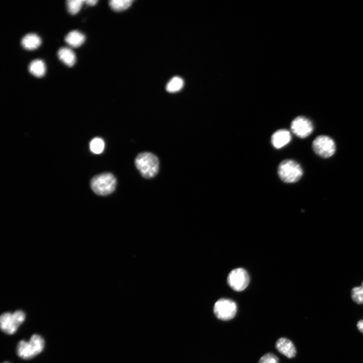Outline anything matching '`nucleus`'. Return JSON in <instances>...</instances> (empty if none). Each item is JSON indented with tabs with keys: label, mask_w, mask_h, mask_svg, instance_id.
<instances>
[{
	"label": "nucleus",
	"mask_w": 363,
	"mask_h": 363,
	"mask_svg": "<svg viewBox=\"0 0 363 363\" xmlns=\"http://www.w3.org/2000/svg\"><path fill=\"white\" fill-rule=\"evenodd\" d=\"M357 327L359 331L363 333V320L358 322L357 324Z\"/></svg>",
	"instance_id": "nucleus-23"
},
{
	"label": "nucleus",
	"mask_w": 363,
	"mask_h": 363,
	"mask_svg": "<svg viewBox=\"0 0 363 363\" xmlns=\"http://www.w3.org/2000/svg\"><path fill=\"white\" fill-rule=\"evenodd\" d=\"M133 3V0H111L109 6L113 11L120 12L130 8Z\"/></svg>",
	"instance_id": "nucleus-15"
},
{
	"label": "nucleus",
	"mask_w": 363,
	"mask_h": 363,
	"mask_svg": "<svg viewBox=\"0 0 363 363\" xmlns=\"http://www.w3.org/2000/svg\"><path fill=\"white\" fill-rule=\"evenodd\" d=\"M41 44V40L36 34H30L25 36L22 41L23 47L28 50H33L38 48Z\"/></svg>",
	"instance_id": "nucleus-12"
},
{
	"label": "nucleus",
	"mask_w": 363,
	"mask_h": 363,
	"mask_svg": "<svg viewBox=\"0 0 363 363\" xmlns=\"http://www.w3.org/2000/svg\"><path fill=\"white\" fill-rule=\"evenodd\" d=\"M135 163L137 169L145 178H153L159 172V160L153 154L146 152L139 154L136 159Z\"/></svg>",
	"instance_id": "nucleus-2"
},
{
	"label": "nucleus",
	"mask_w": 363,
	"mask_h": 363,
	"mask_svg": "<svg viewBox=\"0 0 363 363\" xmlns=\"http://www.w3.org/2000/svg\"><path fill=\"white\" fill-rule=\"evenodd\" d=\"M351 298L357 304H363V282L361 286L354 287L351 290Z\"/></svg>",
	"instance_id": "nucleus-20"
},
{
	"label": "nucleus",
	"mask_w": 363,
	"mask_h": 363,
	"mask_svg": "<svg viewBox=\"0 0 363 363\" xmlns=\"http://www.w3.org/2000/svg\"><path fill=\"white\" fill-rule=\"evenodd\" d=\"M276 346L278 350L288 358L295 356L296 349L293 343L287 338H281L277 341Z\"/></svg>",
	"instance_id": "nucleus-10"
},
{
	"label": "nucleus",
	"mask_w": 363,
	"mask_h": 363,
	"mask_svg": "<svg viewBox=\"0 0 363 363\" xmlns=\"http://www.w3.org/2000/svg\"><path fill=\"white\" fill-rule=\"evenodd\" d=\"M290 133L285 130H279L274 133L272 137V143L277 149H280L287 145L291 141Z\"/></svg>",
	"instance_id": "nucleus-11"
},
{
	"label": "nucleus",
	"mask_w": 363,
	"mask_h": 363,
	"mask_svg": "<svg viewBox=\"0 0 363 363\" xmlns=\"http://www.w3.org/2000/svg\"><path fill=\"white\" fill-rule=\"evenodd\" d=\"M4 363H10V362H4Z\"/></svg>",
	"instance_id": "nucleus-24"
},
{
	"label": "nucleus",
	"mask_w": 363,
	"mask_h": 363,
	"mask_svg": "<svg viewBox=\"0 0 363 363\" xmlns=\"http://www.w3.org/2000/svg\"><path fill=\"white\" fill-rule=\"evenodd\" d=\"M84 3L83 0H68L67 2L68 12L72 15L77 14L80 11Z\"/></svg>",
	"instance_id": "nucleus-18"
},
{
	"label": "nucleus",
	"mask_w": 363,
	"mask_h": 363,
	"mask_svg": "<svg viewBox=\"0 0 363 363\" xmlns=\"http://www.w3.org/2000/svg\"><path fill=\"white\" fill-rule=\"evenodd\" d=\"M90 148L91 152L94 154H101L104 150V143L102 139L95 138L91 142Z\"/></svg>",
	"instance_id": "nucleus-19"
},
{
	"label": "nucleus",
	"mask_w": 363,
	"mask_h": 363,
	"mask_svg": "<svg viewBox=\"0 0 363 363\" xmlns=\"http://www.w3.org/2000/svg\"><path fill=\"white\" fill-rule=\"evenodd\" d=\"M85 36L77 31L70 32L65 37V42L70 46L77 48L81 46L85 41Z\"/></svg>",
	"instance_id": "nucleus-13"
},
{
	"label": "nucleus",
	"mask_w": 363,
	"mask_h": 363,
	"mask_svg": "<svg viewBox=\"0 0 363 363\" xmlns=\"http://www.w3.org/2000/svg\"><path fill=\"white\" fill-rule=\"evenodd\" d=\"M26 314L22 310L14 313L6 312L0 317V325L2 330L6 333L13 335L17 332L20 326L26 319Z\"/></svg>",
	"instance_id": "nucleus-5"
},
{
	"label": "nucleus",
	"mask_w": 363,
	"mask_h": 363,
	"mask_svg": "<svg viewBox=\"0 0 363 363\" xmlns=\"http://www.w3.org/2000/svg\"><path fill=\"white\" fill-rule=\"evenodd\" d=\"M84 3L87 6H93L97 3V1H96V0H87V1H84Z\"/></svg>",
	"instance_id": "nucleus-22"
},
{
	"label": "nucleus",
	"mask_w": 363,
	"mask_h": 363,
	"mask_svg": "<svg viewBox=\"0 0 363 363\" xmlns=\"http://www.w3.org/2000/svg\"><path fill=\"white\" fill-rule=\"evenodd\" d=\"M45 340L39 334H34L29 341L22 340L19 342L17 346V353L23 359H32L40 353L45 347Z\"/></svg>",
	"instance_id": "nucleus-1"
},
{
	"label": "nucleus",
	"mask_w": 363,
	"mask_h": 363,
	"mask_svg": "<svg viewBox=\"0 0 363 363\" xmlns=\"http://www.w3.org/2000/svg\"><path fill=\"white\" fill-rule=\"evenodd\" d=\"M213 311L217 318L228 321L235 316L237 306L235 303L231 300L220 299L215 303Z\"/></svg>",
	"instance_id": "nucleus-6"
},
{
	"label": "nucleus",
	"mask_w": 363,
	"mask_h": 363,
	"mask_svg": "<svg viewBox=\"0 0 363 363\" xmlns=\"http://www.w3.org/2000/svg\"><path fill=\"white\" fill-rule=\"evenodd\" d=\"M184 82L183 79L180 77L176 76L173 77L168 83L166 86V90L170 93H175L180 91L183 87Z\"/></svg>",
	"instance_id": "nucleus-17"
},
{
	"label": "nucleus",
	"mask_w": 363,
	"mask_h": 363,
	"mask_svg": "<svg viewBox=\"0 0 363 363\" xmlns=\"http://www.w3.org/2000/svg\"><path fill=\"white\" fill-rule=\"evenodd\" d=\"M29 71L33 75L38 77L43 76L45 73L46 68L44 63L41 60L32 61L29 66Z\"/></svg>",
	"instance_id": "nucleus-16"
},
{
	"label": "nucleus",
	"mask_w": 363,
	"mask_h": 363,
	"mask_svg": "<svg viewBox=\"0 0 363 363\" xmlns=\"http://www.w3.org/2000/svg\"><path fill=\"white\" fill-rule=\"evenodd\" d=\"M116 180L111 173H103L93 177L91 187L93 192L100 196H106L112 193L116 187Z\"/></svg>",
	"instance_id": "nucleus-3"
},
{
	"label": "nucleus",
	"mask_w": 363,
	"mask_h": 363,
	"mask_svg": "<svg viewBox=\"0 0 363 363\" xmlns=\"http://www.w3.org/2000/svg\"><path fill=\"white\" fill-rule=\"evenodd\" d=\"M250 282L249 273L241 268L232 270L227 277V283L230 287L237 292L245 290L249 286Z\"/></svg>",
	"instance_id": "nucleus-8"
},
{
	"label": "nucleus",
	"mask_w": 363,
	"mask_h": 363,
	"mask_svg": "<svg viewBox=\"0 0 363 363\" xmlns=\"http://www.w3.org/2000/svg\"><path fill=\"white\" fill-rule=\"evenodd\" d=\"M291 130L296 136L304 139L312 133L314 127L310 119L304 116H299L292 121Z\"/></svg>",
	"instance_id": "nucleus-9"
},
{
	"label": "nucleus",
	"mask_w": 363,
	"mask_h": 363,
	"mask_svg": "<svg viewBox=\"0 0 363 363\" xmlns=\"http://www.w3.org/2000/svg\"><path fill=\"white\" fill-rule=\"evenodd\" d=\"M303 174V170L300 165L291 160L283 161L278 168L279 177L287 183L297 182L301 178Z\"/></svg>",
	"instance_id": "nucleus-4"
},
{
	"label": "nucleus",
	"mask_w": 363,
	"mask_h": 363,
	"mask_svg": "<svg viewBox=\"0 0 363 363\" xmlns=\"http://www.w3.org/2000/svg\"><path fill=\"white\" fill-rule=\"evenodd\" d=\"M58 56L60 60L69 67L73 66L75 63V54L70 49L61 48L58 52Z\"/></svg>",
	"instance_id": "nucleus-14"
},
{
	"label": "nucleus",
	"mask_w": 363,
	"mask_h": 363,
	"mask_svg": "<svg viewBox=\"0 0 363 363\" xmlns=\"http://www.w3.org/2000/svg\"><path fill=\"white\" fill-rule=\"evenodd\" d=\"M259 363H279V359L274 353H268L261 357Z\"/></svg>",
	"instance_id": "nucleus-21"
},
{
	"label": "nucleus",
	"mask_w": 363,
	"mask_h": 363,
	"mask_svg": "<svg viewBox=\"0 0 363 363\" xmlns=\"http://www.w3.org/2000/svg\"><path fill=\"white\" fill-rule=\"evenodd\" d=\"M312 148L317 155L323 158L331 157L336 151L333 140L325 136L317 137L313 142Z\"/></svg>",
	"instance_id": "nucleus-7"
}]
</instances>
